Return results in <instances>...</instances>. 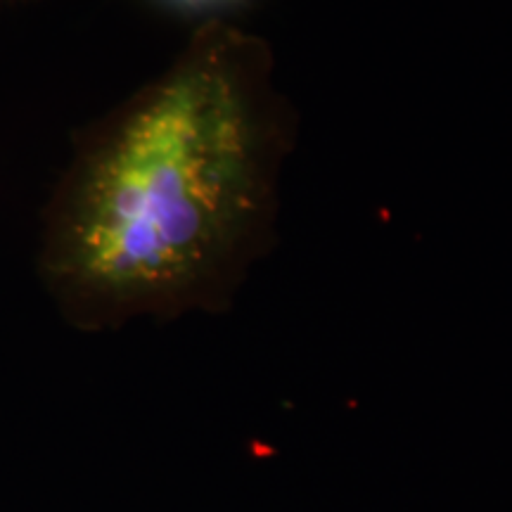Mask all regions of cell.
<instances>
[{
    "mask_svg": "<svg viewBox=\"0 0 512 512\" xmlns=\"http://www.w3.org/2000/svg\"><path fill=\"white\" fill-rule=\"evenodd\" d=\"M299 121L264 38L202 22L83 128L43 209L38 280L81 332L223 313L278 240Z\"/></svg>",
    "mask_w": 512,
    "mask_h": 512,
    "instance_id": "cell-1",
    "label": "cell"
},
{
    "mask_svg": "<svg viewBox=\"0 0 512 512\" xmlns=\"http://www.w3.org/2000/svg\"><path fill=\"white\" fill-rule=\"evenodd\" d=\"M159 3L176 12H185V15H207L204 22H209V19H219L216 12L235 8L245 0H159Z\"/></svg>",
    "mask_w": 512,
    "mask_h": 512,
    "instance_id": "cell-2",
    "label": "cell"
}]
</instances>
